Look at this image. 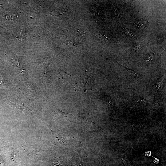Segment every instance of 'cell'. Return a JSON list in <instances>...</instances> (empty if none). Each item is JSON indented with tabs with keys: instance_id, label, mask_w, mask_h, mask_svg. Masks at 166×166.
<instances>
[{
	"instance_id": "1",
	"label": "cell",
	"mask_w": 166,
	"mask_h": 166,
	"mask_svg": "<svg viewBox=\"0 0 166 166\" xmlns=\"http://www.w3.org/2000/svg\"><path fill=\"white\" fill-rule=\"evenodd\" d=\"M71 76V75H69L65 72L61 74L58 78L56 84L57 87V88L59 87L63 83L66 82Z\"/></svg>"
},
{
	"instance_id": "2",
	"label": "cell",
	"mask_w": 166,
	"mask_h": 166,
	"mask_svg": "<svg viewBox=\"0 0 166 166\" xmlns=\"http://www.w3.org/2000/svg\"><path fill=\"white\" fill-rule=\"evenodd\" d=\"M148 22L145 20H140L134 23L135 27L138 30H143L148 25Z\"/></svg>"
},
{
	"instance_id": "3",
	"label": "cell",
	"mask_w": 166,
	"mask_h": 166,
	"mask_svg": "<svg viewBox=\"0 0 166 166\" xmlns=\"http://www.w3.org/2000/svg\"><path fill=\"white\" fill-rule=\"evenodd\" d=\"M133 48L135 52H138L142 49V46L140 44L135 43L133 45Z\"/></svg>"
},
{
	"instance_id": "4",
	"label": "cell",
	"mask_w": 166,
	"mask_h": 166,
	"mask_svg": "<svg viewBox=\"0 0 166 166\" xmlns=\"http://www.w3.org/2000/svg\"><path fill=\"white\" fill-rule=\"evenodd\" d=\"M131 31L126 28H123L122 29V32L124 34L126 35L129 36Z\"/></svg>"
},
{
	"instance_id": "5",
	"label": "cell",
	"mask_w": 166,
	"mask_h": 166,
	"mask_svg": "<svg viewBox=\"0 0 166 166\" xmlns=\"http://www.w3.org/2000/svg\"><path fill=\"white\" fill-rule=\"evenodd\" d=\"M100 38L103 42H106L108 40V38L104 35L101 34L100 35Z\"/></svg>"
},
{
	"instance_id": "6",
	"label": "cell",
	"mask_w": 166,
	"mask_h": 166,
	"mask_svg": "<svg viewBox=\"0 0 166 166\" xmlns=\"http://www.w3.org/2000/svg\"><path fill=\"white\" fill-rule=\"evenodd\" d=\"M153 56H154V55L153 53L149 55V56L148 57H147L146 61H149L150 60L152 61L153 58Z\"/></svg>"
},
{
	"instance_id": "7",
	"label": "cell",
	"mask_w": 166,
	"mask_h": 166,
	"mask_svg": "<svg viewBox=\"0 0 166 166\" xmlns=\"http://www.w3.org/2000/svg\"><path fill=\"white\" fill-rule=\"evenodd\" d=\"M145 155L146 156H149L151 155V152L150 151H146L145 153Z\"/></svg>"
},
{
	"instance_id": "8",
	"label": "cell",
	"mask_w": 166,
	"mask_h": 166,
	"mask_svg": "<svg viewBox=\"0 0 166 166\" xmlns=\"http://www.w3.org/2000/svg\"><path fill=\"white\" fill-rule=\"evenodd\" d=\"M153 161L156 164H157L158 163L159 160L156 158H154L153 159Z\"/></svg>"
}]
</instances>
